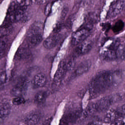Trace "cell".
I'll return each mask as SVG.
<instances>
[{
	"instance_id": "44dd1931",
	"label": "cell",
	"mask_w": 125,
	"mask_h": 125,
	"mask_svg": "<svg viewBox=\"0 0 125 125\" xmlns=\"http://www.w3.org/2000/svg\"><path fill=\"white\" fill-rule=\"evenodd\" d=\"M125 23L123 21L119 20L114 24L112 28V31L115 33H118L121 31L124 28Z\"/></svg>"
},
{
	"instance_id": "5b68a950",
	"label": "cell",
	"mask_w": 125,
	"mask_h": 125,
	"mask_svg": "<svg viewBox=\"0 0 125 125\" xmlns=\"http://www.w3.org/2000/svg\"><path fill=\"white\" fill-rule=\"evenodd\" d=\"M124 8V3L121 0H115L112 3L107 14L108 19L114 18L119 14Z\"/></svg>"
},
{
	"instance_id": "3957f363",
	"label": "cell",
	"mask_w": 125,
	"mask_h": 125,
	"mask_svg": "<svg viewBox=\"0 0 125 125\" xmlns=\"http://www.w3.org/2000/svg\"><path fill=\"white\" fill-rule=\"evenodd\" d=\"M90 34V30L87 28H83L76 31L73 34L71 43L73 45H78L86 40Z\"/></svg>"
},
{
	"instance_id": "2e32d148",
	"label": "cell",
	"mask_w": 125,
	"mask_h": 125,
	"mask_svg": "<svg viewBox=\"0 0 125 125\" xmlns=\"http://www.w3.org/2000/svg\"><path fill=\"white\" fill-rule=\"evenodd\" d=\"M27 42L29 45L31 47H35L41 44L43 39L42 34L27 36Z\"/></svg>"
},
{
	"instance_id": "f546056e",
	"label": "cell",
	"mask_w": 125,
	"mask_h": 125,
	"mask_svg": "<svg viewBox=\"0 0 125 125\" xmlns=\"http://www.w3.org/2000/svg\"><path fill=\"white\" fill-rule=\"evenodd\" d=\"M110 27H111V25L109 23H105L103 26V28L105 31L109 30Z\"/></svg>"
},
{
	"instance_id": "484cf974",
	"label": "cell",
	"mask_w": 125,
	"mask_h": 125,
	"mask_svg": "<svg viewBox=\"0 0 125 125\" xmlns=\"http://www.w3.org/2000/svg\"><path fill=\"white\" fill-rule=\"evenodd\" d=\"M16 4L18 6L20 7H27L26 6L25 4V0H16Z\"/></svg>"
},
{
	"instance_id": "30bf717a",
	"label": "cell",
	"mask_w": 125,
	"mask_h": 125,
	"mask_svg": "<svg viewBox=\"0 0 125 125\" xmlns=\"http://www.w3.org/2000/svg\"><path fill=\"white\" fill-rule=\"evenodd\" d=\"M26 7H20L17 5L14 12L15 22L21 21L23 22L28 20V16L26 11Z\"/></svg>"
},
{
	"instance_id": "5bb4252c",
	"label": "cell",
	"mask_w": 125,
	"mask_h": 125,
	"mask_svg": "<svg viewBox=\"0 0 125 125\" xmlns=\"http://www.w3.org/2000/svg\"><path fill=\"white\" fill-rule=\"evenodd\" d=\"M91 62L89 60H85L81 62L75 70L76 76H80L88 71L91 67Z\"/></svg>"
},
{
	"instance_id": "d6986e66",
	"label": "cell",
	"mask_w": 125,
	"mask_h": 125,
	"mask_svg": "<svg viewBox=\"0 0 125 125\" xmlns=\"http://www.w3.org/2000/svg\"><path fill=\"white\" fill-rule=\"evenodd\" d=\"M47 93L45 91H40L36 94L34 101L37 103L40 104L45 102L47 97Z\"/></svg>"
},
{
	"instance_id": "ffe728a7",
	"label": "cell",
	"mask_w": 125,
	"mask_h": 125,
	"mask_svg": "<svg viewBox=\"0 0 125 125\" xmlns=\"http://www.w3.org/2000/svg\"><path fill=\"white\" fill-rule=\"evenodd\" d=\"M117 58L125 60V45L120 44L116 50Z\"/></svg>"
},
{
	"instance_id": "7c38bea8",
	"label": "cell",
	"mask_w": 125,
	"mask_h": 125,
	"mask_svg": "<svg viewBox=\"0 0 125 125\" xmlns=\"http://www.w3.org/2000/svg\"><path fill=\"white\" fill-rule=\"evenodd\" d=\"M47 82V78L45 75L43 73H38L34 77L32 85L34 89H38L44 87Z\"/></svg>"
},
{
	"instance_id": "cb8c5ba5",
	"label": "cell",
	"mask_w": 125,
	"mask_h": 125,
	"mask_svg": "<svg viewBox=\"0 0 125 125\" xmlns=\"http://www.w3.org/2000/svg\"><path fill=\"white\" fill-rule=\"evenodd\" d=\"M25 102V100L22 97H16L12 100V103L15 105H18L23 104Z\"/></svg>"
},
{
	"instance_id": "4dcf8cb0",
	"label": "cell",
	"mask_w": 125,
	"mask_h": 125,
	"mask_svg": "<svg viewBox=\"0 0 125 125\" xmlns=\"http://www.w3.org/2000/svg\"><path fill=\"white\" fill-rule=\"evenodd\" d=\"M3 0H0V3L1 2V1H3Z\"/></svg>"
},
{
	"instance_id": "8992f818",
	"label": "cell",
	"mask_w": 125,
	"mask_h": 125,
	"mask_svg": "<svg viewBox=\"0 0 125 125\" xmlns=\"http://www.w3.org/2000/svg\"><path fill=\"white\" fill-rule=\"evenodd\" d=\"M11 110V105L8 101L6 100L0 101V123L8 117Z\"/></svg>"
},
{
	"instance_id": "ac0fdd59",
	"label": "cell",
	"mask_w": 125,
	"mask_h": 125,
	"mask_svg": "<svg viewBox=\"0 0 125 125\" xmlns=\"http://www.w3.org/2000/svg\"><path fill=\"white\" fill-rule=\"evenodd\" d=\"M31 52L28 48H21L18 51L16 54V58L18 60H24L28 58L31 56Z\"/></svg>"
},
{
	"instance_id": "4316f807",
	"label": "cell",
	"mask_w": 125,
	"mask_h": 125,
	"mask_svg": "<svg viewBox=\"0 0 125 125\" xmlns=\"http://www.w3.org/2000/svg\"><path fill=\"white\" fill-rule=\"evenodd\" d=\"M51 11V4L50 3L48 4L45 7V14H49Z\"/></svg>"
},
{
	"instance_id": "277c9868",
	"label": "cell",
	"mask_w": 125,
	"mask_h": 125,
	"mask_svg": "<svg viewBox=\"0 0 125 125\" xmlns=\"http://www.w3.org/2000/svg\"><path fill=\"white\" fill-rule=\"evenodd\" d=\"M28 82L25 78L21 79L11 90V94L15 97H22L28 88Z\"/></svg>"
},
{
	"instance_id": "52a82bcc",
	"label": "cell",
	"mask_w": 125,
	"mask_h": 125,
	"mask_svg": "<svg viewBox=\"0 0 125 125\" xmlns=\"http://www.w3.org/2000/svg\"><path fill=\"white\" fill-rule=\"evenodd\" d=\"M67 69V63L64 61L60 62L54 77V82L56 84L59 83L62 81Z\"/></svg>"
},
{
	"instance_id": "9a60e30c",
	"label": "cell",
	"mask_w": 125,
	"mask_h": 125,
	"mask_svg": "<svg viewBox=\"0 0 125 125\" xmlns=\"http://www.w3.org/2000/svg\"><path fill=\"white\" fill-rule=\"evenodd\" d=\"M120 116L119 112L113 109H110L106 113L104 121L105 123H112L118 120Z\"/></svg>"
},
{
	"instance_id": "603a6c76",
	"label": "cell",
	"mask_w": 125,
	"mask_h": 125,
	"mask_svg": "<svg viewBox=\"0 0 125 125\" xmlns=\"http://www.w3.org/2000/svg\"><path fill=\"white\" fill-rule=\"evenodd\" d=\"M6 49V42L3 40L0 39V58L5 54Z\"/></svg>"
},
{
	"instance_id": "d4e9b609",
	"label": "cell",
	"mask_w": 125,
	"mask_h": 125,
	"mask_svg": "<svg viewBox=\"0 0 125 125\" xmlns=\"http://www.w3.org/2000/svg\"><path fill=\"white\" fill-rule=\"evenodd\" d=\"M48 0H31L32 3H35L37 4L42 5L46 3Z\"/></svg>"
},
{
	"instance_id": "8fae6325",
	"label": "cell",
	"mask_w": 125,
	"mask_h": 125,
	"mask_svg": "<svg viewBox=\"0 0 125 125\" xmlns=\"http://www.w3.org/2000/svg\"><path fill=\"white\" fill-rule=\"evenodd\" d=\"M61 39L60 35L57 34H52L48 37L43 42V46L47 49L54 48L58 44Z\"/></svg>"
},
{
	"instance_id": "7402d4cb",
	"label": "cell",
	"mask_w": 125,
	"mask_h": 125,
	"mask_svg": "<svg viewBox=\"0 0 125 125\" xmlns=\"http://www.w3.org/2000/svg\"><path fill=\"white\" fill-rule=\"evenodd\" d=\"M7 79L8 77L6 71H2L0 73V90L3 89Z\"/></svg>"
},
{
	"instance_id": "e0dca14e",
	"label": "cell",
	"mask_w": 125,
	"mask_h": 125,
	"mask_svg": "<svg viewBox=\"0 0 125 125\" xmlns=\"http://www.w3.org/2000/svg\"><path fill=\"white\" fill-rule=\"evenodd\" d=\"M41 118V114L39 112H32L29 115L25 120L27 125H35L38 123Z\"/></svg>"
},
{
	"instance_id": "6da1fadb",
	"label": "cell",
	"mask_w": 125,
	"mask_h": 125,
	"mask_svg": "<svg viewBox=\"0 0 125 125\" xmlns=\"http://www.w3.org/2000/svg\"><path fill=\"white\" fill-rule=\"evenodd\" d=\"M119 84L118 78L114 71H101L97 73L90 82L89 93L92 97H95Z\"/></svg>"
},
{
	"instance_id": "ba28073f",
	"label": "cell",
	"mask_w": 125,
	"mask_h": 125,
	"mask_svg": "<svg viewBox=\"0 0 125 125\" xmlns=\"http://www.w3.org/2000/svg\"><path fill=\"white\" fill-rule=\"evenodd\" d=\"M93 43L90 40H86L77 45L75 50L76 54L79 55H83L89 52L92 49Z\"/></svg>"
},
{
	"instance_id": "9c48e42d",
	"label": "cell",
	"mask_w": 125,
	"mask_h": 125,
	"mask_svg": "<svg viewBox=\"0 0 125 125\" xmlns=\"http://www.w3.org/2000/svg\"><path fill=\"white\" fill-rule=\"evenodd\" d=\"M81 114V110H77L71 112L65 115L62 117V125H67L73 123L78 119Z\"/></svg>"
},
{
	"instance_id": "1f68e13d",
	"label": "cell",
	"mask_w": 125,
	"mask_h": 125,
	"mask_svg": "<svg viewBox=\"0 0 125 125\" xmlns=\"http://www.w3.org/2000/svg\"></svg>"
},
{
	"instance_id": "4fadbf2b",
	"label": "cell",
	"mask_w": 125,
	"mask_h": 125,
	"mask_svg": "<svg viewBox=\"0 0 125 125\" xmlns=\"http://www.w3.org/2000/svg\"><path fill=\"white\" fill-rule=\"evenodd\" d=\"M43 31V25L40 22H36L33 23L29 28L27 36L35 35V34H42Z\"/></svg>"
},
{
	"instance_id": "83f0119b",
	"label": "cell",
	"mask_w": 125,
	"mask_h": 125,
	"mask_svg": "<svg viewBox=\"0 0 125 125\" xmlns=\"http://www.w3.org/2000/svg\"><path fill=\"white\" fill-rule=\"evenodd\" d=\"M113 123L114 125H125V124L123 121L120 120H117Z\"/></svg>"
},
{
	"instance_id": "7a4b0ae2",
	"label": "cell",
	"mask_w": 125,
	"mask_h": 125,
	"mask_svg": "<svg viewBox=\"0 0 125 125\" xmlns=\"http://www.w3.org/2000/svg\"><path fill=\"white\" fill-rule=\"evenodd\" d=\"M113 96H107L102 98L96 103L90 106L92 112H101L107 111L112 104L115 103Z\"/></svg>"
},
{
	"instance_id": "f1b7e54d",
	"label": "cell",
	"mask_w": 125,
	"mask_h": 125,
	"mask_svg": "<svg viewBox=\"0 0 125 125\" xmlns=\"http://www.w3.org/2000/svg\"><path fill=\"white\" fill-rule=\"evenodd\" d=\"M88 125H100V122L98 120H95L90 123Z\"/></svg>"
}]
</instances>
